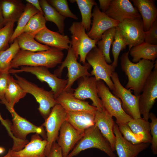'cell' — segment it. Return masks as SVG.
Returning <instances> with one entry per match:
<instances>
[{
	"label": "cell",
	"instance_id": "obj_9",
	"mask_svg": "<svg viewBox=\"0 0 157 157\" xmlns=\"http://www.w3.org/2000/svg\"><path fill=\"white\" fill-rule=\"evenodd\" d=\"M23 72L30 73L35 75L42 82H45L51 88L56 99L64 90L68 79H62L51 73L48 68L43 66H22L19 69H10L9 74H17Z\"/></svg>",
	"mask_w": 157,
	"mask_h": 157
},
{
	"label": "cell",
	"instance_id": "obj_11",
	"mask_svg": "<svg viewBox=\"0 0 157 157\" xmlns=\"http://www.w3.org/2000/svg\"><path fill=\"white\" fill-rule=\"evenodd\" d=\"M67 112L62 106L57 104L51 109L42 126L45 129L47 142L46 148V157L53 144L57 140L60 130L63 123L66 120Z\"/></svg>",
	"mask_w": 157,
	"mask_h": 157
},
{
	"label": "cell",
	"instance_id": "obj_38",
	"mask_svg": "<svg viewBox=\"0 0 157 157\" xmlns=\"http://www.w3.org/2000/svg\"><path fill=\"white\" fill-rule=\"evenodd\" d=\"M15 22H9L0 29V51L9 47V41L14 32Z\"/></svg>",
	"mask_w": 157,
	"mask_h": 157
},
{
	"label": "cell",
	"instance_id": "obj_46",
	"mask_svg": "<svg viewBox=\"0 0 157 157\" xmlns=\"http://www.w3.org/2000/svg\"><path fill=\"white\" fill-rule=\"evenodd\" d=\"M111 0H99V9L102 12L105 13L109 8Z\"/></svg>",
	"mask_w": 157,
	"mask_h": 157
},
{
	"label": "cell",
	"instance_id": "obj_32",
	"mask_svg": "<svg viewBox=\"0 0 157 157\" xmlns=\"http://www.w3.org/2000/svg\"><path fill=\"white\" fill-rule=\"evenodd\" d=\"M39 12L31 4L27 3L25 5L24 10L17 21V25L9 41V43L14 41L21 33L32 16Z\"/></svg>",
	"mask_w": 157,
	"mask_h": 157
},
{
	"label": "cell",
	"instance_id": "obj_36",
	"mask_svg": "<svg viewBox=\"0 0 157 157\" xmlns=\"http://www.w3.org/2000/svg\"><path fill=\"white\" fill-rule=\"evenodd\" d=\"M46 22L44 15L39 12L31 18L22 33H28L35 37L37 33L46 27Z\"/></svg>",
	"mask_w": 157,
	"mask_h": 157
},
{
	"label": "cell",
	"instance_id": "obj_21",
	"mask_svg": "<svg viewBox=\"0 0 157 157\" xmlns=\"http://www.w3.org/2000/svg\"><path fill=\"white\" fill-rule=\"evenodd\" d=\"M94 125L108 142L113 151L115 150L116 137L113 131L115 122L105 109L97 110L95 113Z\"/></svg>",
	"mask_w": 157,
	"mask_h": 157
},
{
	"label": "cell",
	"instance_id": "obj_47",
	"mask_svg": "<svg viewBox=\"0 0 157 157\" xmlns=\"http://www.w3.org/2000/svg\"><path fill=\"white\" fill-rule=\"evenodd\" d=\"M26 1L32 5L39 12L44 15L43 12L41 7L39 0H26Z\"/></svg>",
	"mask_w": 157,
	"mask_h": 157
},
{
	"label": "cell",
	"instance_id": "obj_48",
	"mask_svg": "<svg viewBox=\"0 0 157 157\" xmlns=\"http://www.w3.org/2000/svg\"><path fill=\"white\" fill-rule=\"evenodd\" d=\"M6 24L0 6V29L3 28Z\"/></svg>",
	"mask_w": 157,
	"mask_h": 157
},
{
	"label": "cell",
	"instance_id": "obj_43",
	"mask_svg": "<svg viewBox=\"0 0 157 157\" xmlns=\"http://www.w3.org/2000/svg\"><path fill=\"white\" fill-rule=\"evenodd\" d=\"M144 42L157 45V20L154 22L147 31H145Z\"/></svg>",
	"mask_w": 157,
	"mask_h": 157
},
{
	"label": "cell",
	"instance_id": "obj_24",
	"mask_svg": "<svg viewBox=\"0 0 157 157\" xmlns=\"http://www.w3.org/2000/svg\"><path fill=\"white\" fill-rule=\"evenodd\" d=\"M133 5L140 15L144 30L147 31L157 20V8L154 0H132Z\"/></svg>",
	"mask_w": 157,
	"mask_h": 157
},
{
	"label": "cell",
	"instance_id": "obj_37",
	"mask_svg": "<svg viewBox=\"0 0 157 157\" xmlns=\"http://www.w3.org/2000/svg\"><path fill=\"white\" fill-rule=\"evenodd\" d=\"M127 44L118 28L116 27L114 40L112 44V53L113 61L111 65L116 68L117 66L118 58L120 52L125 49Z\"/></svg>",
	"mask_w": 157,
	"mask_h": 157
},
{
	"label": "cell",
	"instance_id": "obj_50",
	"mask_svg": "<svg viewBox=\"0 0 157 157\" xmlns=\"http://www.w3.org/2000/svg\"><path fill=\"white\" fill-rule=\"evenodd\" d=\"M5 151V148L3 147L0 146V154H1L4 153Z\"/></svg>",
	"mask_w": 157,
	"mask_h": 157
},
{
	"label": "cell",
	"instance_id": "obj_26",
	"mask_svg": "<svg viewBox=\"0 0 157 157\" xmlns=\"http://www.w3.org/2000/svg\"><path fill=\"white\" fill-rule=\"evenodd\" d=\"M67 112L66 121L77 130L84 132L94 125L95 113L87 112Z\"/></svg>",
	"mask_w": 157,
	"mask_h": 157
},
{
	"label": "cell",
	"instance_id": "obj_7",
	"mask_svg": "<svg viewBox=\"0 0 157 157\" xmlns=\"http://www.w3.org/2000/svg\"><path fill=\"white\" fill-rule=\"evenodd\" d=\"M86 60L92 68L90 73L91 76H94L97 81H103L110 90H113L114 85L111 77L115 68L107 63L102 52L96 46L88 53Z\"/></svg>",
	"mask_w": 157,
	"mask_h": 157
},
{
	"label": "cell",
	"instance_id": "obj_45",
	"mask_svg": "<svg viewBox=\"0 0 157 157\" xmlns=\"http://www.w3.org/2000/svg\"><path fill=\"white\" fill-rule=\"evenodd\" d=\"M0 121L2 125L6 129L9 135L13 139V140L16 139L15 138L12 134L10 130V127L11 124L8 120L5 119L3 118L0 113Z\"/></svg>",
	"mask_w": 157,
	"mask_h": 157
},
{
	"label": "cell",
	"instance_id": "obj_1",
	"mask_svg": "<svg viewBox=\"0 0 157 157\" xmlns=\"http://www.w3.org/2000/svg\"><path fill=\"white\" fill-rule=\"evenodd\" d=\"M129 53L128 51L122 54L121 67L128 77L125 88L133 90L134 95L138 96L141 94L154 68L155 62L142 59L137 63H133L129 58Z\"/></svg>",
	"mask_w": 157,
	"mask_h": 157
},
{
	"label": "cell",
	"instance_id": "obj_23",
	"mask_svg": "<svg viewBox=\"0 0 157 157\" xmlns=\"http://www.w3.org/2000/svg\"><path fill=\"white\" fill-rule=\"evenodd\" d=\"M47 142L38 134L32 136L30 141L22 149L11 152L12 157H46Z\"/></svg>",
	"mask_w": 157,
	"mask_h": 157
},
{
	"label": "cell",
	"instance_id": "obj_18",
	"mask_svg": "<svg viewBox=\"0 0 157 157\" xmlns=\"http://www.w3.org/2000/svg\"><path fill=\"white\" fill-rule=\"evenodd\" d=\"M73 89L63 90L56 99L66 112H87L95 113L97 108L90 105L89 102L76 98L74 95Z\"/></svg>",
	"mask_w": 157,
	"mask_h": 157
},
{
	"label": "cell",
	"instance_id": "obj_4",
	"mask_svg": "<svg viewBox=\"0 0 157 157\" xmlns=\"http://www.w3.org/2000/svg\"><path fill=\"white\" fill-rule=\"evenodd\" d=\"M14 75L16 78L15 81L24 91L35 98L39 104L38 110L46 119L49 114L51 108L58 104L53 92L46 90L17 74Z\"/></svg>",
	"mask_w": 157,
	"mask_h": 157
},
{
	"label": "cell",
	"instance_id": "obj_34",
	"mask_svg": "<svg viewBox=\"0 0 157 157\" xmlns=\"http://www.w3.org/2000/svg\"><path fill=\"white\" fill-rule=\"evenodd\" d=\"M71 2H76L78 5L82 17V24L87 31L91 28V18L92 17V10L94 6L97 3L94 0H70Z\"/></svg>",
	"mask_w": 157,
	"mask_h": 157
},
{
	"label": "cell",
	"instance_id": "obj_42",
	"mask_svg": "<svg viewBox=\"0 0 157 157\" xmlns=\"http://www.w3.org/2000/svg\"><path fill=\"white\" fill-rule=\"evenodd\" d=\"M9 75V72H0V100L5 105L11 114L14 110H11L5 97V93L7 86L8 79Z\"/></svg>",
	"mask_w": 157,
	"mask_h": 157
},
{
	"label": "cell",
	"instance_id": "obj_27",
	"mask_svg": "<svg viewBox=\"0 0 157 157\" xmlns=\"http://www.w3.org/2000/svg\"><path fill=\"white\" fill-rule=\"evenodd\" d=\"M129 53L133 63L138 62L141 59L154 62L157 57V45L144 42L132 47Z\"/></svg>",
	"mask_w": 157,
	"mask_h": 157
},
{
	"label": "cell",
	"instance_id": "obj_2",
	"mask_svg": "<svg viewBox=\"0 0 157 157\" xmlns=\"http://www.w3.org/2000/svg\"><path fill=\"white\" fill-rule=\"evenodd\" d=\"M64 55L62 50L55 48L37 52L20 49L11 62L10 69L22 66L53 68L62 63Z\"/></svg>",
	"mask_w": 157,
	"mask_h": 157
},
{
	"label": "cell",
	"instance_id": "obj_15",
	"mask_svg": "<svg viewBox=\"0 0 157 157\" xmlns=\"http://www.w3.org/2000/svg\"><path fill=\"white\" fill-rule=\"evenodd\" d=\"M13 117L10 130L13 136L17 139L26 140V136L32 133L40 135L46 138V133L43 126H37L19 115L14 109L11 114Z\"/></svg>",
	"mask_w": 157,
	"mask_h": 157
},
{
	"label": "cell",
	"instance_id": "obj_19",
	"mask_svg": "<svg viewBox=\"0 0 157 157\" xmlns=\"http://www.w3.org/2000/svg\"><path fill=\"white\" fill-rule=\"evenodd\" d=\"M84 133L76 130L66 120L63 123L57 140L63 157H67L75 145L82 138Z\"/></svg>",
	"mask_w": 157,
	"mask_h": 157
},
{
	"label": "cell",
	"instance_id": "obj_14",
	"mask_svg": "<svg viewBox=\"0 0 157 157\" xmlns=\"http://www.w3.org/2000/svg\"><path fill=\"white\" fill-rule=\"evenodd\" d=\"M78 87L73 89L74 97L81 100L89 99L92 105L98 110L103 109L101 101L97 92V81L93 77L83 76L77 80Z\"/></svg>",
	"mask_w": 157,
	"mask_h": 157
},
{
	"label": "cell",
	"instance_id": "obj_33",
	"mask_svg": "<svg viewBox=\"0 0 157 157\" xmlns=\"http://www.w3.org/2000/svg\"><path fill=\"white\" fill-rule=\"evenodd\" d=\"M20 50L16 39L8 49L0 51V72H8L11 62Z\"/></svg>",
	"mask_w": 157,
	"mask_h": 157
},
{
	"label": "cell",
	"instance_id": "obj_40",
	"mask_svg": "<svg viewBox=\"0 0 157 157\" xmlns=\"http://www.w3.org/2000/svg\"><path fill=\"white\" fill-rule=\"evenodd\" d=\"M117 124L119 131L125 140L134 144L143 143L142 138L134 133L127 124Z\"/></svg>",
	"mask_w": 157,
	"mask_h": 157
},
{
	"label": "cell",
	"instance_id": "obj_20",
	"mask_svg": "<svg viewBox=\"0 0 157 157\" xmlns=\"http://www.w3.org/2000/svg\"><path fill=\"white\" fill-rule=\"evenodd\" d=\"M113 131L116 137L115 150L118 157H137L139 154L149 147L150 143L133 144L125 140L115 122Z\"/></svg>",
	"mask_w": 157,
	"mask_h": 157
},
{
	"label": "cell",
	"instance_id": "obj_29",
	"mask_svg": "<svg viewBox=\"0 0 157 157\" xmlns=\"http://www.w3.org/2000/svg\"><path fill=\"white\" fill-rule=\"evenodd\" d=\"M39 2L46 21L54 23L56 25L58 32L64 35V21L66 18L59 14L47 1L40 0Z\"/></svg>",
	"mask_w": 157,
	"mask_h": 157
},
{
	"label": "cell",
	"instance_id": "obj_8",
	"mask_svg": "<svg viewBox=\"0 0 157 157\" xmlns=\"http://www.w3.org/2000/svg\"><path fill=\"white\" fill-rule=\"evenodd\" d=\"M71 47H70L68 49L67 56L64 61L58 68L54 71V74L58 77H61L63 69L66 67L68 69L67 76L68 77V82L64 90L71 89L74 82L83 76H91L88 70L91 66L88 63L82 65L78 63Z\"/></svg>",
	"mask_w": 157,
	"mask_h": 157
},
{
	"label": "cell",
	"instance_id": "obj_16",
	"mask_svg": "<svg viewBox=\"0 0 157 157\" xmlns=\"http://www.w3.org/2000/svg\"><path fill=\"white\" fill-rule=\"evenodd\" d=\"M93 17L92 26L87 34L92 39L98 41L103 34L110 28L117 27L120 23L102 12L97 5H95L92 13Z\"/></svg>",
	"mask_w": 157,
	"mask_h": 157
},
{
	"label": "cell",
	"instance_id": "obj_12",
	"mask_svg": "<svg viewBox=\"0 0 157 157\" xmlns=\"http://www.w3.org/2000/svg\"><path fill=\"white\" fill-rule=\"evenodd\" d=\"M151 72L139 96L138 106L142 118L148 121L150 110L157 98V60L154 63Z\"/></svg>",
	"mask_w": 157,
	"mask_h": 157
},
{
	"label": "cell",
	"instance_id": "obj_49",
	"mask_svg": "<svg viewBox=\"0 0 157 157\" xmlns=\"http://www.w3.org/2000/svg\"><path fill=\"white\" fill-rule=\"evenodd\" d=\"M11 149H9L7 154L4 156L1 157H12L11 154Z\"/></svg>",
	"mask_w": 157,
	"mask_h": 157
},
{
	"label": "cell",
	"instance_id": "obj_10",
	"mask_svg": "<svg viewBox=\"0 0 157 157\" xmlns=\"http://www.w3.org/2000/svg\"><path fill=\"white\" fill-rule=\"evenodd\" d=\"M111 79L114 85L112 93L121 100L122 107L124 112L133 119L141 118L138 106L140 95L136 96L133 94L130 90L124 87L117 72L113 73Z\"/></svg>",
	"mask_w": 157,
	"mask_h": 157
},
{
	"label": "cell",
	"instance_id": "obj_31",
	"mask_svg": "<svg viewBox=\"0 0 157 157\" xmlns=\"http://www.w3.org/2000/svg\"><path fill=\"white\" fill-rule=\"evenodd\" d=\"M16 39L21 50L37 52L47 50L52 48L39 42L35 39V36L26 33H22Z\"/></svg>",
	"mask_w": 157,
	"mask_h": 157
},
{
	"label": "cell",
	"instance_id": "obj_17",
	"mask_svg": "<svg viewBox=\"0 0 157 157\" xmlns=\"http://www.w3.org/2000/svg\"><path fill=\"white\" fill-rule=\"evenodd\" d=\"M105 13L120 22L126 19L142 18L137 9L129 0H111Z\"/></svg>",
	"mask_w": 157,
	"mask_h": 157
},
{
	"label": "cell",
	"instance_id": "obj_22",
	"mask_svg": "<svg viewBox=\"0 0 157 157\" xmlns=\"http://www.w3.org/2000/svg\"><path fill=\"white\" fill-rule=\"evenodd\" d=\"M35 39L41 44L61 50H68L70 47V40L67 35L52 31L47 27L37 33Z\"/></svg>",
	"mask_w": 157,
	"mask_h": 157
},
{
	"label": "cell",
	"instance_id": "obj_35",
	"mask_svg": "<svg viewBox=\"0 0 157 157\" xmlns=\"http://www.w3.org/2000/svg\"><path fill=\"white\" fill-rule=\"evenodd\" d=\"M116 30V27H114L106 31L97 43V48L102 52L108 63H112L110 56V49L114 40Z\"/></svg>",
	"mask_w": 157,
	"mask_h": 157
},
{
	"label": "cell",
	"instance_id": "obj_25",
	"mask_svg": "<svg viewBox=\"0 0 157 157\" xmlns=\"http://www.w3.org/2000/svg\"><path fill=\"white\" fill-rule=\"evenodd\" d=\"M0 6L6 24L17 21L23 12L25 5L20 0H0Z\"/></svg>",
	"mask_w": 157,
	"mask_h": 157
},
{
	"label": "cell",
	"instance_id": "obj_13",
	"mask_svg": "<svg viewBox=\"0 0 157 157\" xmlns=\"http://www.w3.org/2000/svg\"><path fill=\"white\" fill-rule=\"evenodd\" d=\"M117 27L129 46V51L144 42L145 31L142 18L125 19Z\"/></svg>",
	"mask_w": 157,
	"mask_h": 157
},
{
	"label": "cell",
	"instance_id": "obj_30",
	"mask_svg": "<svg viewBox=\"0 0 157 157\" xmlns=\"http://www.w3.org/2000/svg\"><path fill=\"white\" fill-rule=\"evenodd\" d=\"M135 134L140 137L144 143H151V136L150 133V123L142 118L132 119L127 123Z\"/></svg>",
	"mask_w": 157,
	"mask_h": 157
},
{
	"label": "cell",
	"instance_id": "obj_28",
	"mask_svg": "<svg viewBox=\"0 0 157 157\" xmlns=\"http://www.w3.org/2000/svg\"><path fill=\"white\" fill-rule=\"evenodd\" d=\"M26 94L13 76L10 75L5 93V97L12 110H14L15 104L24 98Z\"/></svg>",
	"mask_w": 157,
	"mask_h": 157
},
{
	"label": "cell",
	"instance_id": "obj_41",
	"mask_svg": "<svg viewBox=\"0 0 157 157\" xmlns=\"http://www.w3.org/2000/svg\"><path fill=\"white\" fill-rule=\"evenodd\" d=\"M150 133L151 136V149L154 155L157 154V118L153 113H149Z\"/></svg>",
	"mask_w": 157,
	"mask_h": 157
},
{
	"label": "cell",
	"instance_id": "obj_5",
	"mask_svg": "<svg viewBox=\"0 0 157 157\" xmlns=\"http://www.w3.org/2000/svg\"><path fill=\"white\" fill-rule=\"evenodd\" d=\"M97 92L103 108L112 117L117 124H127L133 118L123 110L120 100L115 96L101 80L97 81Z\"/></svg>",
	"mask_w": 157,
	"mask_h": 157
},
{
	"label": "cell",
	"instance_id": "obj_39",
	"mask_svg": "<svg viewBox=\"0 0 157 157\" xmlns=\"http://www.w3.org/2000/svg\"><path fill=\"white\" fill-rule=\"evenodd\" d=\"M47 1L59 14L65 18L78 19L77 16L73 14L70 9L67 0H49Z\"/></svg>",
	"mask_w": 157,
	"mask_h": 157
},
{
	"label": "cell",
	"instance_id": "obj_3",
	"mask_svg": "<svg viewBox=\"0 0 157 157\" xmlns=\"http://www.w3.org/2000/svg\"><path fill=\"white\" fill-rule=\"evenodd\" d=\"M91 148L99 149L110 157H116L109 143L95 125L85 131L82 138L67 157H74L82 151Z\"/></svg>",
	"mask_w": 157,
	"mask_h": 157
},
{
	"label": "cell",
	"instance_id": "obj_6",
	"mask_svg": "<svg viewBox=\"0 0 157 157\" xmlns=\"http://www.w3.org/2000/svg\"><path fill=\"white\" fill-rule=\"evenodd\" d=\"M71 34L70 45L78 59L80 56V62L83 65L86 62L88 53L96 47L98 40L90 38L85 32V29L81 22L72 23L69 29Z\"/></svg>",
	"mask_w": 157,
	"mask_h": 157
},
{
	"label": "cell",
	"instance_id": "obj_44",
	"mask_svg": "<svg viewBox=\"0 0 157 157\" xmlns=\"http://www.w3.org/2000/svg\"><path fill=\"white\" fill-rule=\"evenodd\" d=\"M46 157H63L61 148L57 143H54Z\"/></svg>",
	"mask_w": 157,
	"mask_h": 157
}]
</instances>
